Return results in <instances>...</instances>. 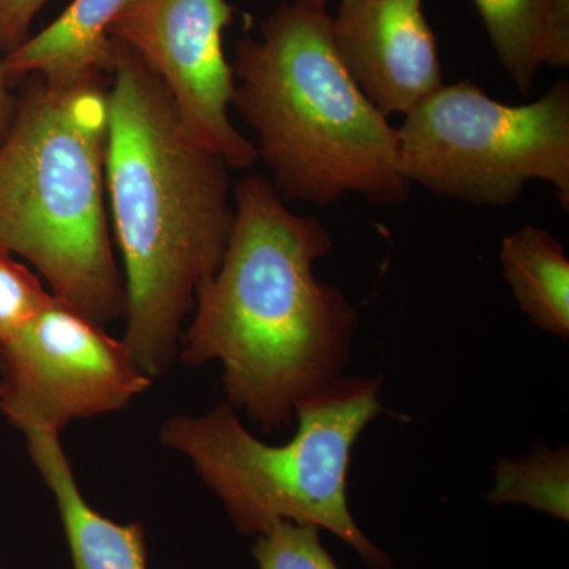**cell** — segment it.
Wrapping results in <instances>:
<instances>
[{"label": "cell", "mask_w": 569, "mask_h": 569, "mask_svg": "<svg viewBox=\"0 0 569 569\" xmlns=\"http://www.w3.org/2000/svg\"><path fill=\"white\" fill-rule=\"evenodd\" d=\"M234 212L227 252L198 288L178 355L187 367L219 361L228 406L271 433L343 377L359 316L316 276L335 246L320 220L296 216L257 174L236 186Z\"/></svg>", "instance_id": "1"}, {"label": "cell", "mask_w": 569, "mask_h": 569, "mask_svg": "<svg viewBox=\"0 0 569 569\" xmlns=\"http://www.w3.org/2000/svg\"><path fill=\"white\" fill-rule=\"evenodd\" d=\"M116 44L104 186L123 260L126 332L146 376H163L198 288L222 263L234 227L228 163L183 123L163 82Z\"/></svg>", "instance_id": "2"}, {"label": "cell", "mask_w": 569, "mask_h": 569, "mask_svg": "<svg viewBox=\"0 0 569 569\" xmlns=\"http://www.w3.org/2000/svg\"><path fill=\"white\" fill-rule=\"evenodd\" d=\"M231 67L233 107L283 200L329 206L350 192L373 203L407 200L397 129L340 61L326 7H277L258 39L236 41Z\"/></svg>", "instance_id": "3"}, {"label": "cell", "mask_w": 569, "mask_h": 569, "mask_svg": "<svg viewBox=\"0 0 569 569\" xmlns=\"http://www.w3.org/2000/svg\"><path fill=\"white\" fill-rule=\"evenodd\" d=\"M107 132L102 82L59 88L32 77L0 144V250L100 326L126 310L104 208Z\"/></svg>", "instance_id": "4"}, {"label": "cell", "mask_w": 569, "mask_h": 569, "mask_svg": "<svg viewBox=\"0 0 569 569\" xmlns=\"http://www.w3.org/2000/svg\"><path fill=\"white\" fill-rule=\"evenodd\" d=\"M381 411L380 381L342 377L296 408L298 430L287 443L254 437L227 402L167 419L160 441L192 463L239 533L258 537L276 520L316 526L369 569H391L388 553L356 523L347 492L356 441Z\"/></svg>", "instance_id": "5"}, {"label": "cell", "mask_w": 569, "mask_h": 569, "mask_svg": "<svg viewBox=\"0 0 569 569\" xmlns=\"http://www.w3.org/2000/svg\"><path fill=\"white\" fill-rule=\"evenodd\" d=\"M403 178L478 206L516 203L527 182L556 187L569 208V84L533 103H501L479 86H441L397 129Z\"/></svg>", "instance_id": "6"}, {"label": "cell", "mask_w": 569, "mask_h": 569, "mask_svg": "<svg viewBox=\"0 0 569 569\" xmlns=\"http://www.w3.org/2000/svg\"><path fill=\"white\" fill-rule=\"evenodd\" d=\"M151 385L122 339L54 295L0 340V413L21 432L61 433L77 419L122 410Z\"/></svg>", "instance_id": "7"}, {"label": "cell", "mask_w": 569, "mask_h": 569, "mask_svg": "<svg viewBox=\"0 0 569 569\" xmlns=\"http://www.w3.org/2000/svg\"><path fill=\"white\" fill-rule=\"evenodd\" d=\"M233 14L228 0H127L111 22L110 39L159 77L201 144L228 167L244 170L258 156L230 119L236 81L223 31Z\"/></svg>", "instance_id": "8"}, {"label": "cell", "mask_w": 569, "mask_h": 569, "mask_svg": "<svg viewBox=\"0 0 569 569\" xmlns=\"http://www.w3.org/2000/svg\"><path fill=\"white\" fill-rule=\"evenodd\" d=\"M331 33L348 73L385 116H406L443 86L422 0H340Z\"/></svg>", "instance_id": "9"}, {"label": "cell", "mask_w": 569, "mask_h": 569, "mask_svg": "<svg viewBox=\"0 0 569 569\" xmlns=\"http://www.w3.org/2000/svg\"><path fill=\"white\" fill-rule=\"evenodd\" d=\"M33 466L58 505L73 569H148L144 526L118 523L86 501L54 430H22Z\"/></svg>", "instance_id": "10"}, {"label": "cell", "mask_w": 569, "mask_h": 569, "mask_svg": "<svg viewBox=\"0 0 569 569\" xmlns=\"http://www.w3.org/2000/svg\"><path fill=\"white\" fill-rule=\"evenodd\" d=\"M126 2L73 0L58 20L3 56L7 78L31 74L59 88L102 82L116 63L110 26Z\"/></svg>", "instance_id": "11"}, {"label": "cell", "mask_w": 569, "mask_h": 569, "mask_svg": "<svg viewBox=\"0 0 569 569\" xmlns=\"http://www.w3.org/2000/svg\"><path fill=\"white\" fill-rule=\"evenodd\" d=\"M503 277L516 301L541 331L568 340L569 260L542 228L526 224L501 242Z\"/></svg>", "instance_id": "12"}, {"label": "cell", "mask_w": 569, "mask_h": 569, "mask_svg": "<svg viewBox=\"0 0 569 569\" xmlns=\"http://www.w3.org/2000/svg\"><path fill=\"white\" fill-rule=\"evenodd\" d=\"M489 501L496 505H526L568 522V447L552 451L545 443H537L526 458L498 459Z\"/></svg>", "instance_id": "13"}, {"label": "cell", "mask_w": 569, "mask_h": 569, "mask_svg": "<svg viewBox=\"0 0 569 569\" xmlns=\"http://www.w3.org/2000/svg\"><path fill=\"white\" fill-rule=\"evenodd\" d=\"M498 62L516 88L530 93L538 62V37L546 0H473Z\"/></svg>", "instance_id": "14"}, {"label": "cell", "mask_w": 569, "mask_h": 569, "mask_svg": "<svg viewBox=\"0 0 569 569\" xmlns=\"http://www.w3.org/2000/svg\"><path fill=\"white\" fill-rule=\"evenodd\" d=\"M252 553L260 569H340L316 526L276 520L258 535Z\"/></svg>", "instance_id": "15"}, {"label": "cell", "mask_w": 569, "mask_h": 569, "mask_svg": "<svg viewBox=\"0 0 569 569\" xmlns=\"http://www.w3.org/2000/svg\"><path fill=\"white\" fill-rule=\"evenodd\" d=\"M50 298L39 277L0 250V340L28 323Z\"/></svg>", "instance_id": "16"}, {"label": "cell", "mask_w": 569, "mask_h": 569, "mask_svg": "<svg viewBox=\"0 0 569 569\" xmlns=\"http://www.w3.org/2000/svg\"><path fill=\"white\" fill-rule=\"evenodd\" d=\"M539 67L569 66V0H546L538 37Z\"/></svg>", "instance_id": "17"}, {"label": "cell", "mask_w": 569, "mask_h": 569, "mask_svg": "<svg viewBox=\"0 0 569 569\" xmlns=\"http://www.w3.org/2000/svg\"><path fill=\"white\" fill-rule=\"evenodd\" d=\"M47 0H0V52L20 48L31 37V26Z\"/></svg>", "instance_id": "18"}, {"label": "cell", "mask_w": 569, "mask_h": 569, "mask_svg": "<svg viewBox=\"0 0 569 569\" xmlns=\"http://www.w3.org/2000/svg\"><path fill=\"white\" fill-rule=\"evenodd\" d=\"M17 108L18 100L9 91V78L3 70V58H0V144L10 132Z\"/></svg>", "instance_id": "19"}, {"label": "cell", "mask_w": 569, "mask_h": 569, "mask_svg": "<svg viewBox=\"0 0 569 569\" xmlns=\"http://www.w3.org/2000/svg\"><path fill=\"white\" fill-rule=\"evenodd\" d=\"M301 2L309 3V6L326 7L329 0H301Z\"/></svg>", "instance_id": "20"}]
</instances>
